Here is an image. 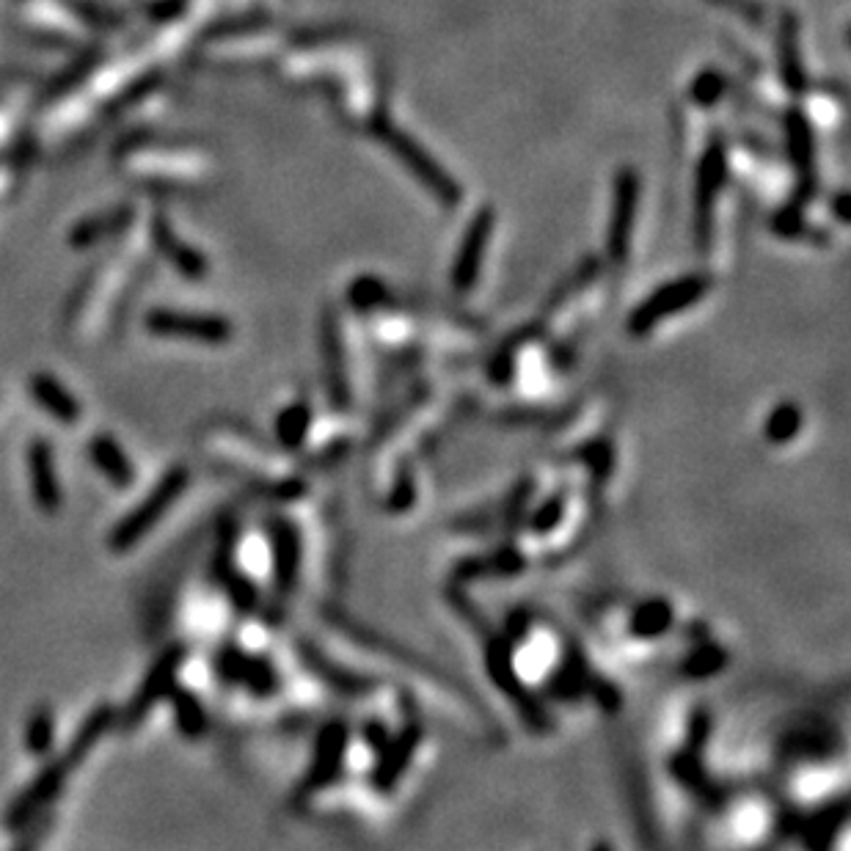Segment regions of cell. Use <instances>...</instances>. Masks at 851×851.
I'll return each instance as SVG.
<instances>
[{"label": "cell", "instance_id": "12", "mask_svg": "<svg viewBox=\"0 0 851 851\" xmlns=\"http://www.w3.org/2000/svg\"><path fill=\"white\" fill-rule=\"evenodd\" d=\"M419 738H422L419 728H411V725L403 733L388 738L386 747L377 753V769H375L377 788L386 791V788L394 786V780L403 775V769L411 764V758H414L416 747H419Z\"/></svg>", "mask_w": 851, "mask_h": 851}, {"label": "cell", "instance_id": "7", "mask_svg": "<svg viewBox=\"0 0 851 851\" xmlns=\"http://www.w3.org/2000/svg\"><path fill=\"white\" fill-rule=\"evenodd\" d=\"M490 229H494V216H490V210H482L480 216L471 221L469 232H466L464 243H460L458 259H455L453 264V287L458 292H469L471 287H475L482 268V257H486Z\"/></svg>", "mask_w": 851, "mask_h": 851}, {"label": "cell", "instance_id": "4", "mask_svg": "<svg viewBox=\"0 0 851 851\" xmlns=\"http://www.w3.org/2000/svg\"><path fill=\"white\" fill-rule=\"evenodd\" d=\"M347 738L351 736H347V728L342 723H329L320 730L312 753V766H309L307 780H303V791H320L340 777L342 764H345Z\"/></svg>", "mask_w": 851, "mask_h": 851}, {"label": "cell", "instance_id": "3", "mask_svg": "<svg viewBox=\"0 0 851 851\" xmlns=\"http://www.w3.org/2000/svg\"><path fill=\"white\" fill-rule=\"evenodd\" d=\"M149 331L157 336H174V340H196L207 345H221L232 336L227 320L201 318V314L179 312H155L149 318Z\"/></svg>", "mask_w": 851, "mask_h": 851}, {"label": "cell", "instance_id": "19", "mask_svg": "<svg viewBox=\"0 0 851 851\" xmlns=\"http://www.w3.org/2000/svg\"><path fill=\"white\" fill-rule=\"evenodd\" d=\"M719 183H723V146L712 144V152L706 155V168H703V183H700V190H703L700 216H703V221L708 218V207H712L714 190L719 188Z\"/></svg>", "mask_w": 851, "mask_h": 851}, {"label": "cell", "instance_id": "2", "mask_svg": "<svg viewBox=\"0 0 851 851\" xmlns=\"http://www.w3.org/2000/svg\"><path fill=\"white\" fill-rule=\"evenodd\" d=\"M708 287H712L708 276H684V279L673 281V284H664L662 290L647 295L645 301L629 314V331L636 336L651 334L656 325H662V320L695 307V303L706 295Z\"/></svg>", "mask_w": 851, "mask_h": 851}, {"label": "cell", "instance_id": "5", "mask_svg": "<svg viewBox=\"0 0 851 851\" xmlns=\"http://www.w3.org/2000/svg\"><path fill=\"white\" fill-rule=\"evenodd\" d=\"M183 647H172V651H166V656L152 667V673L146 675L144 684L135 692L133 706H129L127 712V723H138V717H144L155 703H160L163 697L172 695L174 686H177V673L179 667H183Z\"/></svg>", "mask_w": 851, "mask_h": 851}, {"label": "cell", "instance_id": "1", "mask_svg": "<svg viewBox=\"0 0 851 851\" xmlns=\"http://www.w3.org/2000/svg\"><path fill=\"white\" fill-rule=\"evenodd\" d=\"M185 488H188V471H185L183 466L168 469L166 475L160 477V482L149 490V496H146L138 507H133V510L122 518L120 527L111 532V549L124 554V551H129L133 546H138L141 540H144V535H149L152 529L160 523V518L172 510L174 501L183 496Z\"/></svg>", "mask_w": 851, "mask_h": 851}, {"label": "cell", "instance_id": "22", "mask_svg": "<svg viewBox=\"0 0 851 851\" xmlns=\"http://www.w3.org/2000/svg\"><path fill=\"white\" fill-rule=\"evenodd\" d=\"M53 736H55L53 717H50L48 712L33 714L31 723H28V730H25V744H28V749H31L33 755L48 753L50 744H53Z\"/></svg>", "mask_w": 851, "mask_h": 851}, {"label": "cell", "instance_id": "18", "mask_svg": "<svg viewBox=\"0 0 851 851\" xmlns=\"http://www.w3.org/2000/svg\"><path fill=\"white\" fill-rule=\"evenodd\" d=\"M172 695H174V708H177L179 728H183V733H188V736H199V733L207 728V723H205V712H201V706L196 703V695H185V692H179L177 686H174Z\"/></svg>", "mask_w": 851, "mask_h": 851}, {"label": "cell", "instance_id": "20", "mask_svg": "<svg viewBox=\"0 0 851 851\" xmlns=\"http://www.w3.org/2000/svg\"><path fill=\"white\" fill-rule=\"evenodd\" d=\"M562 516H565V501H562V496H551L549 501H543V505L529 516V529H532L535 535H549L560 527Z\"/></svg>", "mask_w": 851, "mask_h": 851}, {"label": "cell", "instance_id": "14", "mask_svg": "<svg viewBox=\"0 0 851 851\" xmlns=\"http://www.w3.org/2000/svg\"><path fill=\"white\" fill-rule=\"evenodd\" d=\"M675 623V612L670 601L664 599H647L642 604L631 609L629 618V634L636 640H656L664 636Z\"/></svg>", "mask_w": 851, "mask_h": 851}, {"label": "cell", "instance_id": "10", "mask_svg": "<svg viewBox=\"0 0 851 851\" xmlns=\"http://www.w3.org/2000/svg\"><path fill=\"white\" fill-rule=\"evenodd\" d=\"M383 138H386L388 144L394 146V152H397V155L403 157V160L408 163V166L414 168V172L419 174V177L425 179V183L430 185V188L436 190V194L442 196L444 201H447V205H455V201L460 199V194H458V185H453V179H449L447 174H442V172H438V168H436V163H430V160H427V157L422 155L419 149H416V144H414V141H408V138H405V135L394 133L392 127H388V129H383Z\"/></svg>", "mask_w": 851, "mask_h": 851}, {"label": "cell", "instance_id": "13", "mask_svg": "<svg viewBox=\"0 0 851 851\" xmlns=\"http://www.w3.org/2000/svg\"><path fill=\"white\" fill-rule=\"evenodd\" d=\"M636 212V177L625 172L618 183V199H614V218L612 229H609V253L614 262L625 259L629 251V235L634 227Z\"/></svg>", "mask_w": 851, "mask_h": 851}, {"label": "cell", "instance_id": "17", "mask_svg": "<svg viewBox=\"0 0 851 851\" xmlns=\"http://www.w3.org/2000/svg\"><path fill=\"white\" fill-rule=\"evenodd\" d=\"M780 59H782V77H786V83L793 89V92H799V89H802V66H799L797 61V28H793L791 17L782 22Z\"/></svg>", "mask_w": 851, "mask_h": 851}, {"label": "cell", "instance_id": "21", "mask_svg": "<svg viewBox=\"0 0 851 851\" xmlns=\"http://www.w3.org/2000/svg\"><path fill=\"white\" fill-rule=\"evenodd\" d=\"M723 664H725L723 647L703 645L689 656V662H686V673H689V678H708V675L717 673Z\"/></svg>", "mask_w": 851, "mask_h": 851}, {"label": "cell", "instance_id": "9", "mask_svg": "<svg viewBox=\"0 0 851 851\" xmlns=\"http://www.w3.org/2000/svg\"><path fill=\"white\" fill-rule=\"evenodd\" d=\"M28 392H31L33 403H39L44 408V414L53 416L61 425H75L83 416V405L77 403L75 394L53 377L50 372H33L31 381H28Z\"/></svg>", "mask_w": 851, "mask_h": 851}, {"label": "cell", "instance_id": "16", "mask_svg": "<svg viewBox=\"0 0 851 851\" xmlns=\"http://www.w3.org/2000/svg\"><path fill=\"white\" fill-rule=\"evenodd\" d=\"M799 430H802V411L793 403H780L766 419V438L777 447L791 444L799 436Z\"/></svg>", "mask_w": 851, "mask_h": 851}, {"label": "cell", "instance_id": "15", "mask_svg": "<svg viewBox=\"0 0 851 851\" xmlns=\"http://www.w3.org/2000/svg\"><path fill=\"white\" fill-rule=\"evenodd\" d=\"M309 427H312V408H309V403L298 399V403L287 405L279 414V419H276V436H279V444L284 449H298L307 444Z\"/></svg>", "mask_w": 851, "mask_h": 851}, {"label": "cell", "instance_id": "6", "mask_svg": "<svg viewBox=\"0 0 851 851\" xmlns=\"http://www.w3.org/2000/svg\"><path fill=\"white\" fill-rule=\"evenodd\" d=\"M268 551L276 593L287 595L295 588L298 565H301V538H298V532L287 521H273Z\"/></svg>", "mask_w": 851, "mask_h": 851}, {"label": "cell", "instance_id": "11", "mask_svg": "<svg viewBox=\"0 0 851 851\" xmlns=\"http://www.w3.org/2000/svg\"><path fill=\"white\" fill-rule=\"evenodd\" d=\"M89 458H92V464L97 466V471L111 482V486L116 488L133 486L135 480L133 460L127 458V453H124V447L114 436H108V433L94 436L92 444H89Z\"/></svg>", "mask_w": 851, "mask_h": 851}, {"label": "cell", "instance_id": "8", "mask_svg": "<svg viewBox=\"0 0 851 851\" xmlns=\"http://www.w3.org/2000/svg\"><path fill=\"white\" fill-rule=\"evenodd\" d=\"M28 482H31L33 501L44 512L61 510V482L59 471H55L53 449L42 438L31 442V447H28Z\"/></svg>", "mask_w": 851, "mask_h": 851}]
</instances>
